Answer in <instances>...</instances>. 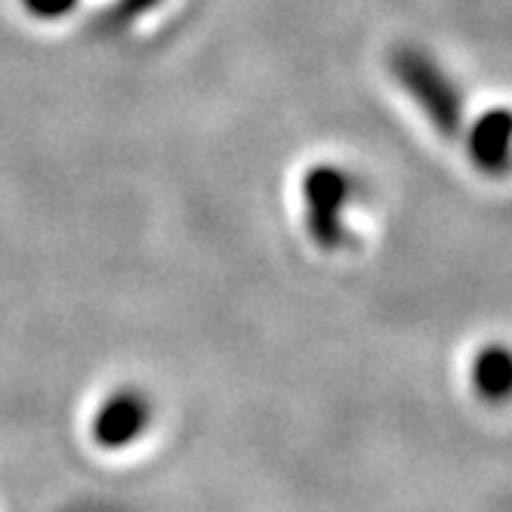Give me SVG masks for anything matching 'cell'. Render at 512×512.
<instances>
[{
  "label": "cell",
  "instance_id": "1",
  "mask_svg": "<svg viewBox=\"0 0 512 512\" xmlns=\"http://www.w3.org/2000/svg\"><path fill=\"white\" fill-rule=\"evenodd\" d=\"M395 75H398L401 84H405V87L423 102L426 112H429L432 118H438L435 124L448 127V124L454 121V115H457L454 90H451V84L442 78V71H438L423 53H417V50L398 53V56H395Z\"/></svg>",
  "mask_w": 512,
  "mask_h": 512
},
{
  "label": "cell",
  "instance_id": "2",
  "mask_svg": "<svg viewBox=\"0 0 512 512\" xmlns=\"http://www.w3.org/2000/svg\"><path fill=\"white\" fill-rule=\"evenodd\" d=\"M142 423H145L142 405L130 395H121L102 408L99 423H96V435H99L102 445H127L130 438L142 429Z\"/></svg>",
  "mask_w": 512,
  "mask_h": 512
},
{
  "label": "cell",
  "instance_id": "3",
  "mask_svg": "<svg viewBox=\"0 0 512 512\" xmlns=\"http://www.w3.org/2000/svg\"><path fill=\"white\" fill-rule=\"evenodd\" d=\"M506 133H509L506 112H494V115L482 118V124L475 127L472 149H475V155H479L488 167L506 161Z\"/></svg>",
  "mask_w": 512,
  "mask_h": 512
},
{
  "label": "cell",
  "instance_id": "4",
  "mask_svg": "<svg viewBox=\"0 0 512 512\" xmlns=\"http://www.w3.org/2000/svg\"><path fill=\"white\" fill-rule=\"evenodd\" d=\"M475 377H479V386L485 395H503L509 386V358L506 352L494 349L488 355L479 358V368H475Z\"/></svg>",
  "mask_w": 512,
  "mask_h": 512
},
{
  "label": "cell",
  "instance_id": "5",
  "mask_svg": "<svg viewBox=\"0 0 512 512\" xmlns=\"http://www.w3.org/2000/svg\"><path fill=\"white\" fill-rule=\"evenodd\" d=\"M31 13L38 16H59L71 7V0H25Z\"/></svg>",
  "mask_w": 512,
  "mask_h": 512
}]
</instances>
